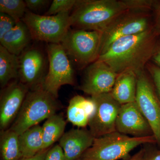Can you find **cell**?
Segmentation results:
<instances>
[{
  "instance_id": "obj_34",
  "label": "cell",
  "mask_w": 160,
  "mask_h": 160,
  "mask_svg": "<svg viewBox=\"0 0 160 160\" xmlns=\"http://www.w3.org/2000/svg\"><path fill=\"white\" fill-rule=\"evenodd\" d=\"M77 160H82L81 159V158H80V159H78Z\"/></svg>"
},
{
  "instance_id": "obj_24",
  "label": "cell",
  "mask_w": 160,
  "mask_h": 160,
  "mask_svg": "<svg viewBox=\"0 0 160 160\" xmlns=\"http://www.w3.org/2000/svg\"><path fill=\"white\" fill-rule=\"evenodd\" d=\"M77 2V0L52 1L45 15H55L64 12H71L75 6Z\"/></svg>"
},
{
  "instance_id": "obj_25",
  "label": "cell",
  "mask_w": 160,
  "mask_h": 160,
  "mask_svg": "<svg viewBox=\"0 0 160 160\" xmlns=\"http://www.w3.org/2000/svg\"><path fill=\"white\" fill-rule=\"evenodd\" d=\"M17 22L7 14L0 12V39L16 25Z\"/></svg>"
},
{
  "instance_id": "obj_12",
  "label": "cell",
  "mask_w": 160,
  "mask_h": 160,
  "mask_svg": "<svg viewBox=\"0 0 160 160\" xmlns=\"http://www.w3.org/2000/svg\"><path fill=\"white\" fill-rule=\"evenodd\" d=\"M29 89L15 80L2 89L0 97V129H8L18 114Z\"/></svg>"
},
{
  "instance_id": "obj_21",
  "label": "cell",
  "mask_w": 160,
  "mask_h": 160,
  "mask_svg": "<svg viewBox=\"0 0 160 160\" xmlns=\"http://www.w3.org/2000/svg\"><path fill=\"white\" fill-rule=\"evenodd\" d=\"M66 123L63 116L55 114L46 119L42 127L43 150L49 149L64 134Z\"/></svg>"
},
{
  "instance_id": "obj_6",
  "label": "cell",
  "mask_w": 160,
  "mask_h": 160,
  "mask_svg": "<svg viewBox=\"0 0 160 160\" xmlns=\"http://www.w3.org/2000/svg\"><path fill=\"white\" fill-rule=\"evenodd\" d=\"M70 15V11L46 16L28 10L22 21L29 28L33 41L60 44L71 27Z\"/></svg>"
},
{
  "instance_id": "obj_2",
  "label": "cell",
  "mask_w": 160,
  "mask_h": 160,
  "mask_svg": "<svg viewBox=\"0 0 160 160\" xmlns=\"http://www.w3.org/2000/svg\"><path fill=\"white\" fill-rule=\"evenodd\" d=\"M133 9L131 0H77L70 13L75 29L101 32L124 12Z\"/></svg>"
},
{
  "instance_id": "obj_18",
  "label": "cell",
  "mask_w": 160,
  "mask_h": 160,
  "mask_svg": "<svg viewBox=\"0 0 160 160\" xmlns=\"http://www.w3.org/2000/svg\"><path fill=\"white\" fill-rule=\"evenodd\" d=\"M137 77L132 71L118 75L111 93L112 96L121 105L135 102Z\"/></svg>"
},
{
  "instance_id": "obj_23",
  "label": "cell",
  "mask_w": 160,
  "mask_h": 160,
  "mask_svg": "<svg viewBox=\"0 0 160 160\" xmlns=\"http://www.w3.org/2000/svg\"><path fill=\"white\" fill-rule=\"evenodd\" d=\"M28 9L25 1L22 0H1L0 12L5 13L12 18L17 22L22 19Z\"/></svg>"
},
{
  "instance_id": "obj_8",
  "label": "cell",
  "mask_w": 160,
  "mask_h": 160,
  "mask_svg": "<svg viewBox=\"0 0 160 160\" xmlns=\"http://www.w3.org/2000/svg\"><path fill=\"white\" fill-rule=\"evenodd\" d=\"M46 50L49 59L48 72L42 87L58 98L62 86L74 85L73 65L60 44H47Z\"/></svg>"
},
{
  "instance_id": "obj_17",
  "label": "cell",
  "mask_w": 160,
  "mask_h": 160,
  "mask_svg": "<svg viewBox=\"0 0 160 160\" xmlns=\"http://www.w3.org/2000/svg\"><path fill=\"white\" fill-rule=\"evenodd\" d=\"M94 109V104L91 97L75 96L69 101L67 108V118L74 126L85 128L88 126Z\"/></svg>"
},
{
  "instance_id": "obj_32",
  "label": "cell",
  "mask_w": 160,
  "mask_h": 160,
  "mask_svg": "<svg viewBox=\"0 0 160 160\" xmlns=\"http://www.w3.org/2000/svg\"><path fill=\"white\" fill-rule=\"evenodd\" d=\"M155 23L153 26L158 33H160V4L156 8Z\"/></svg>"
},
{
  "instance_id": "obj_7",
  "label": "cell",
  "mask_w": 160,
  "mask_h": 160,
  "mask_svg": "<svg viewBox=\"0 0 160 160\" xmlns=\"http://www.w3.org/2000/svg\"><path fill=\"white\" fill-rule=\"evenodd\" d=\"M149 12L130 9L113 20L101 32L100 55L120 38L139 34L153 28Z\"/></svg>"
},
{
  "instance_id": "obj_28",
  "label": "cell",
  "mask_w": 160,
  "mask_h": 160,
  "mask_svg": "<svg viewBox=\"0 0 160 160\" xmlns=\"http://www.w3.org/2000/svg\"><path fill=\"white\" fill-rule=\"evenodd\" d=\"M44 160H66L64 151L59 145L48 149Z\"/></svg>"
},
{
  "instance_id": "obj_1",
  "label": "cell",
  "mask_w": 160,
  "mask_h": 160,
  "mask_svg": "<svg viewBox=\"0 0 160 160\" xmlns=\"http://www.w3.org/2000/svg\"><path fill=\"white\" fill-rule=\"evenodd\" d=\"M159 34L154 27L139 34L120 38L99 57L117 74L127 71L138 75L145 71L151 60Z\"/></svg>"
},
{
  "instance_id": "obj_26",
  "label": "cell",
  "mask_w": 160,
  "mask_h": 160,
  "mask_svg": "<svg viewBox=\"0 0 160 160\" xmlns=\"http://www.w3.org/2000/svg\"><path fill=\"white\" fill-rule=\"evenodd\" d=\"M50 1L48 0H26V7L29 11L38 14V12L49 6Z\"/></svg>"
},
{
  "instance_id": "obj_22",
  "label": "cell",
  "mask_w": 160,
  "mask_h": 160,
  "mask_svg": "<svg viewBox=\"0 0 160 160\" xmlns=\"http://www.w3.org/2000/svg\"><path fill=\"white\" fill-rule=\"evenodd\" d=\"M0 150L2 160H19L22 158L18 135L10 129L1 131Z\"/></svg>"
},
{
  "instance_id": "obj_4",
  "label": "cell",
  "mask_w": 160,
  "mask_h": 160,
  "mask_svg": "<svg viewBox=\"0 0 160 160\" xmlns=\"http://www.w3.org/2000/svg\"><path fill=\"white\" fill-rule=\"evenodd\" d=\"M57 99L42 86L29 90L9 129L20 135L43 120L56 114L60 108Z\"/></svg>"
},
{
  "instance_id": "obj_9",
  "label": "cell",
  "mask_w": 160,
  "mask_h": 160,
  "mask_svg": "<svg viewBox=\"0 0 160 160\" xmlns=\"http://www.w3.org/2000/svg\"><path fill=\"white\" fill-rule=\"evenodd\" d=\"M18 58L20 82L29 90L42 86L49 67L46 48L44 51L36 45H30Z\"/></svg>"
},
{
  "instance_id": "obj_11",
  "label": "cell",
  "mask_w": 160,
  "mask_h": 160,
  "mask_svg": "<svg viewBox=\"0 0 160 160\" xmlns=\"http://www.w3.org/2000/svg\"><path fill=\"white\" fill-rule=\"evenodd\" d=\"M95 109L89 120V130L95 138L116 131V122L121 105L110 92L91 96Z\"/></svg>"
},
{
  "instance_id": "obj_10",
  "label": "cell",
  "mask_w": 160,
  "mask_h": 160,
  "mask_svg": "<svg viewBox=\"0 0 160 160\" xmlns=\"http://www.w3.org/2000/svg\"><path fill=\"white\" fill-rule=\"evenodd\" d=\"M135 102L149 123L157 142L160 143V100L146 71L138 75Z\"/></svg>"
},
{
  "instance_id": "obj_13",
  "label": "cell",
  "mask_w": 160,
  "mask_h": 160,
  "mask_svg": "<svg viewBox=\"0 0 160 160\" xmlns=\"http://www.w3.org/2000/svg\"><path fill=\"white\" fill-rule=\"evenodd\" d=\"M118 75L106 63L97 60L86 67L79 89L91 96L109 93Z\"/></svg>"
},
{
  "instance_id": "obj_14",
  "label": "cell",
  "mask_w": 160,
  "mask_h": 160,
  "mask_svg": "<svg viewBox=\"0 0 160 160\" xmlns=\"http://www.w3.org/2000/svg\"><path fill=\"white\" fill-rule=\"evenodd\" d=\"M116 130L134 137L153 135L151 126L135 102L121 105L117 118Z\"/></svg>"
},
{
  "instance_id": "obj_27",
  "label": "cell",
  "mask_w": 160,
  "mask_h": 160,
  "mask_svg": "<svg viewBox=\"0 0 160 160\" xmlns=\"http://www.w3.org/2000/svg\"><path fill=\"white\" fill-rule=\"evenodd\" d=\"M146 67L152 78L158 96L160 100V67L150 63H148Z\"/></svg>"
},
{
  "instance_id": "obj_31",
  "label": "cell",
  "mask_w": 160,
  "mask_h": 160,
  "mask_svg": "<svg viewBox=\"0 0 160 160\" xmlns=\"http://www.w3.org/2000/svg\"><path fill=\"white\" fill-rule=\"evenodd\" d=\"M48 149H49L42 150V151H41L39 153H38V154L35 155L34 156L32 157L22 158L20 159L19 160H44Z\"/></svg>"
},
{
  "instance_id": "obj_16",
  "label": "cell",
  "mask_w": 160,
  "mask_h": 160,
  "mask_svg": "<svg viewBox=\"0 0 160 160\" xmlns=\"http://www.w3.org/2000/svg\"><path fill=\"white\" fill-rule=\"evenodd\" d=\"M32 40L29 28L21 20L0 39V45L10 53L19 56L31 45Z\"/></svg>"
},
{
  "instance_id": "obj_15",
  "label": "cell",
  "mask_w": 160,
  "mask_h": 160,
  "mask_svg": "<svg viewBox=\"0 0 160 160\" xmlns=\"http://www.w3.org/2000/svg\"><path fill=\"white\" fill-rule=\"evenodd\" d=\"M94 138L89 129H72L64 133L59 145L63 149L66 160H77L91 147Z\"/></svg>"
},
{
  "instance_id": "obj_5",
  "label": "cell",
  "mask_w": 160,
  "mask_h": 160,
  "mask_svg": "<svg viewBox=\"0 0 160 160\" xmlns=\"http://www.w3.org/2000/svg\"><path fill=\"white\" fill-rule=\"evenodd\" d=\"M101 43L100 32L70 29L60 44L72 65L83 68L97 61Z\"/></svg>"
},
{
  "instance_id": "obj_30",
  "label": "cell",
  "mask_w": 160,
  "mask_h": 160,
  "mask_svg": "<svg viewBox=\"0 0 160 160\" xmlns=\"http://www.w3.org/2000/svg\"><path fill=\"white\" fill-rule=\"evenodd\" d=\"M157 66L160 67V40L157 42L151 59Z\"/></svg>"
},
{
  "instance_id": "obj_29",
  "label": "cell",
  "mask_w": 160,
  "mask_h": 160,
  "mask_svg": "<svg viewBox=\"0 0 160 160\" xmlns=\"http://www.w3.org/2000/svg\"><path fill=\"white\" fill-rule=\"evenodd\" d=\"M145 150L143 160H160V150H152L144 148Z\"/></svg>"
},
{
  "instance_id": "obj_19",
  "label": "cell",
  "mask_w": 160,
  "mask_h": 160,
  "mask_svg": "<svg viewBox=\"0 0 160 160\" xmlns=\"http://www.w3.org/2000/svg\"><path fill=\"white\" fill-rule=\"evenodd\" d=\"M19 142L22 158L34 156L43 150L42 127L32 126L19 135Z\"/></svg>"
},
{
  "instance_id": "obj_3",
  "label": "cell",
  "mask_w": 160,
  "mask_h": 160,
  "mask_svg": "<svg viewBox=\"0 0 160 160\" xmlns=\"http://www.w3.org/2000/svg\"><path fill=\"white\" fill-rule=\"evenodd\" d=\"M157 142L153 135L130 137L117 131L94 138L92 145L80 158L82 160H127L130 152L141 145Z\"/></svg>"
},
{
  "instance_id": "obj_20",
  "label": "cell",
  "mask_w": 160,
  "mask_h": 160,
  "mask_svg": "<svg viewBox=\"0 0 160 160\" xmlns=\"http://www.w3.org/2000/svg\"><path fill=\"white\" fill-rule=\"evenodd\" d=\"M18 56L0 45V86L3 89L9 83L19 80Z\"/></svg>"
},
{
  "instance_id": "obj_33",
  "label": "cell",
  "mask_w": 160,
  "mask_h": 160,
  "mask_svg": "<svg viewBox=\"0 0 160 160\" xmlns=\"http://www.w3.org/2000/svg\"><path fill=\"white\" fill-rule=\"evenodd\" d=\"M144 153H145V150L143 148L140 149L139 151L131 157L129 159L127 160H143Z\"/></svg>"
}]
</instances>
